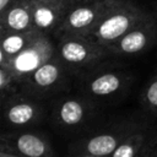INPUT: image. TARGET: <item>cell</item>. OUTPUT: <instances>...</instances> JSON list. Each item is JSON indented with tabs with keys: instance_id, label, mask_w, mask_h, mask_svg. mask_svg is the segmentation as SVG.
<instances>
[{
	"instance_id": "1",
	"label": "cell",
	"mask_w": 157,
	"mask_h": 157,
	"mask_svg": "<svg viewBox=\"0 0 157 157\" xmlns=\"http://www.w3.org/2000/svg\"><path fill=\"white\" fill-rule=\"evenodd\" d=\"M146 18L147 16L135 5L124 0H113L87 38L108 48Z\"/></svg>"
},
{
	"instance_id": "2",
	"label": "cell",
	"mask_w": 157,
	"mask_h": 157,
	"mask_svg": "<svg viewBox=\"0 0 157 157\" xmlns=\"http://www.w3.org/2000/svg\"><path fill=\"white\" fill-rule=\"evenodd\" d=\"M113 0H86L71 5L58 28L61 36L72 34L87 37L96 27Z\"/></svg>"
},
{
	"instance_id": "3",
	"label": "cell",
	"mask_w": 157,
	"mask_h": 157,
	"mask_svg": "<svg viewBox=\"0 0 157 157\" xmlns=\"http://www.w3.org/2000/svg\"><path fill=\"white\" fill-rule=\"evenodd\" d=\"M109 54L108 49L94 43L87 37L66 34L61 36L58 56L66 67L80 70L98 63Z\"/></svg>"
},
{
	"instance_id": "4",
	"label": "cell",
	"mask_w": 157,
	"mask_h": 157,
	"mask_svg": "<svg viewBox=\"0 0 157 157\" xmlns=\"http://www.w3.org/2000/svg\"><path fill=\"white\" fill-rule=\"evenodd\" d=\"M54 55L55 48L48 34H40L23 50H21L18 54H16L0 66L7 67L20 82V85H22V82L31 74H33L44 63L50 60Z\"/></svg>"
},
{
	"instance_id": "5",
	"label": "cell",
	"mask_w": 157,
	"mask_h": 157,
	"mask_svg": "<svg viewBox=\"0 0 157 157\" xmlns=\"http://www.w3.org/2000/svg\"><path fill=\"white\" fill-rule=\"evenodd\" d=\"M66 66L59 59L58 55H54L50 60L44 63L38 67L33 74H31L21 85L25 91L31 96H42L49 94L60 87L64 81Z\"/></svg>"
},
{
	"instance_id": "6",
	"label": "cell",
	"mask_w": 157,
	"mask_h": 157,
	"mask_svg": "<svg viewBox=\"0 0 157 157\" xmlns=\"http://www.w3.org/2000/svg\"><path fill=\"white\" fill-rule=\"evenodd\" d=\"M0 151H6L22 157H53L49 142L43 136L29 131L2 134Z\"/></svg>"
},
{
	"instance_id": "7",
	"label": "cell",
	"mask_w": 157,
	"mask_h": 157,
	"mask_svg": "<svg viewBox=\"0 0 157 157\" xmlns=\"http://www.w3.org/2000/svg\"><path fill=\"white\" fill-rule=\"evenodd\" d=\"M156 36L155 25L147 17L136 27L126 32L117 42L110 44L107 49L109 53L120 55H132L144 52Z\"/></svg>"
},
{
	"instance_id": "8",
	"label": "cell",
	"mask_w": 157,
	"mask_h": 157,
	"mask_svg": "<svg viewBox=\"0 0 157 157\" xmlns=\"http://www.w3.org/2000/svg\"><path fill=\"white\" fill-rule=\"evenodd\" d=\"M2 107L6 124L16 129L33 124L42 113V107L34 99L16 97V94L2 99Z\"/></svg>"
},
{
	"instance_id": "9",
	"label": "cell",
	"mask_w": 157,
	"mask_h": 157,
	"mask_svg": "<svg viewBox=\"0 0 157 157\" xmlns=\"http://www.w3.org/2000/svg\"><path fill=\"white\" fill-rule=\"evenodd\" d=\"M67 10V6L53 0H32L33 29L43 34L58 31Z\"/></svg>"
},
{
	"instance_id": "10",
	"label": "cell",
	"mask_w": 157,
	"mask_h": 157,
	"mask_svg": "<svg viewBox=\"0 0 157 157\" xmlns=\"http://www.w3.org/2000/svg\"><path fill=\"white\" fill-rule=\"evenodd\" d=\"M0 27L4 32H26L33 29L32 0H13L0 12Z\"/></svg>"
},
{
	"instance_id": "11",
	"label": "cell",
	"mask_w": 157,
	"mask_h": 157,
	"mask_svg": "<svg viewBox=\"0 0 157 157\" xmlns=\"http://www.w3.org/2000/svg\"><path fill=\"white\" fill-rule=\"evenodd\" d=\"M129 134L130 132L124 131L97 134L82 141L75 148V152H85L97 157H109Z\"/></svg>"
},
{
	"instance_id": "12",
	"label": "cell",
	"mask_w": 157,
	"mask_h": 157,
	"mask_svg": "<svg viewBox=\"0 0 157 157\" xmlns=\"http://www.w3.org/2000/svg\"><path fill=\"white\" fill-rule=\"evenodd\" d=\"M88 114L87 104L77 98L67 97L56 102L54 107V117L56 121L63 126L80 125Z\"/></svg>"
},
{
	"instance_id": "13",
	"label": "cell",
	"mask_w": 157,
	"mask_h": 157,
	"mask_svg": "<svg viewBox=\"0 0 157 157\" xmlns=\"http://www.w3.org/2000/svg\"><path fill=\"white\" fill-rule=\"evenodd\" d=\"M126 78L117 71H101L92 75L86 83V90L94 97H109L124 86Z\"/></svg>"
},
{
	"instance_id": "14",
	"label": "cell",
	"mask_w": 157,
	"mask_h": 157,
	"mask_svg": "<svg viewBox=\"0 0 157 157\" xmlns=\"http://www.w3.org/2000/svg\"><path fill=\"white\" fill-rule=\"evenodd\" d=\"M40 32L36 29L26 32H4L1 33V49H0V65L5 64L9 59L23 50L29 43H32Z\"/></svg>"
},
{
	"instance_id": "15",
	"label": "cell",
	"mask_w": 157,
	"mask_h": 157,
	"mask_svg": "<svg viewBox=\"0 0 157 157\" xmlns=\"http://www.w3.org/2000/svg\"><path fill=\"white\" fill-rule=\"evenodd\" d=\"M146 145V137L142 132H130L109 157H141Z\"/></svg>"
},
{
	"instance_id": "16",
	"label": "cell",
	"mask_w": 157,
	"mask_h": 157,
	"mask_svg": "<svg viewBox=\"0 0 157 157\" xmlns=\"http://www.w3.org/2000/svg\"><path fill=\"white\" fill-rule=\"evenodd\" d=\"M21 87L20 82L12 75V72L5 67L0 66V90H1V98L5 99L10 96L17 94L18 88Z\"/></svg>"
},
{
	"instance_id": "17",
	"label": "cell",
	"mask_w": 157,
	"mask_h": 157,
	"mask_svg": "<svg viewBox=\"0 0 157 157\" xmlns=\"http://www.w3.org/2000/svg\"><path fill=\"white\" fill-rule=\"evenodd\" d=\"M142 104L146 109L157 113V75L148 82L141 96Z\"/></svg>"
},
{
	"instance_id": "18",
	"label": "cell",
	"mask_w": 157,
	"mask_h": 157,
	"mask_svg": "<svg viewBox=\"0 0 157 157\" xmlns=\"http://www.w3.org/2000/svg\"><path fill=\"white\" fill-rule=\"evenodd\" d=\"M141 157H157V136L145 145Z\"/></svg>"
},
{
	"instance_id": "19",
	"label": "cell",
	"mask_w": 157,
	"mask_h": 157,
	"mask_svg": "<svg viewBox=\"0 0 157 157\" xmlns=\"http://www.w3.org/2000/svg\"><path fill=\"white\" fill-rule=\"evenodd\" d=\"M53 1H55V2H58V4H61V5H65V6L70 7L71 5H74L75 2H77L78 0H53Z\"/></svg>"
},
{
	"instance_id": "20",
	"label": "cell",
	"mask_w": 157,
	"mask_h": 157,
	"mask_svg": "<svg viewBox=\"0 0 157 157\" xmlns=\"http://www.w3.org/2000/svg\"><path fill=\"white\" fill-rule=\"evenodd\" d=\"M13 0H0V12L4 11L10 4H12Z\"/></svg>"
},
{
	"instance_id": "21",
	"label": "cell",
	"mask_w": 157,
	"mask_h": 157,
	"mask_svg": "<svg viewBox=\"0 0 157 157\" xmlns=\"http://www.w3.org/2000/svg\"><path fill=\"white\" fill-rule=\"evenodd\" d=\"M69 157H97V156H93V155H90V153H85V152H75L74 155H70Z\"/></svg>"
},
{
	"instance_id": "22",
	"label": "cell",
	"mask_w": 157,
	"mask_h": 157,
	"mask_svg": "<svg viewBox=\"0 0 157 157\" xmlns=\"http://www.w3.org/2000/svg\"><path fill=\"white\" fill-rule=\"evenodd\" d=\"M0 157H22V156L13 155V153H10V152H6V151H0Z\"/></svg>"
}]
</instances>
